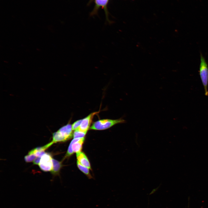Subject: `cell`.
I'll use <instances>...</instances> for the list:
<instances>
[{
  "label": "cell",
  "mask_w": 208,
  "mask_h": 208,
  "mask_svg": "<svg viewBox=\"0 0 208 208\" xmlns=\"http://www.w3.org/2000/svg\"><path fill=\"white\" fill-rule=\"evenodd\" d=\"M53 168L51 171L52 174L53 175L58 174L62 166V162L59 161L53 158Z\"/></svg>",
  "instance_id": "8"
},
{
  "label": "cell",
  "mask_w": 208,
  "mask_h": 208,
  "mask_svg": "<svg viewBox=\"0 0 208 208\" xmlns=\"http://www.w3.org/2000/svg\"><path fill=\"white\" fill-rule=\"evenodd\" d=\"M53 158L49 153H45L41 157L38 164L40 169L44 172L51 171L53 168Z\"/></svg>",
  "instance_id": "4"
},
{
  "label": "cell",
  "mask_w": 208,
  "mask_h": 208,
  "mask_svg": "<svg viewBox=\"0 0 208 208\" xmlns=\"http://www.w3.org/2000/svg\"><path fill=\"white\" fill-rule=\"evenodd\" d=\"M99 113V112L92 113L82 119L79 127L76 130L86 133L90 127L94 116Z\"/></svg>",
  "instance_id": "5"
},
{
  "label": "cell",
  "mask_w": 208,
  "mask_h": 208,
  "mask_svg": "<svg viewBox=\"0 0 208 208\" xmlns=\"http://www.w3.org/2000/svg\"><path fill=\"white\" fill-rule=\"evenodd\" d=\"M77 165L79 169L85 174L87 175L90 174L89 168L83 166L78 161H77Z\"/></svg>",
  "instance_id": "9"
},
{
  "label": "cell",
  "mask_w": 208,
  "mask_h": 208,
  "mask_svg": "<svg viewBox=\"0 0 208 208\" xmlns=\"http://www.w3.org/2000/svg\"><path fill=\"white\" fill-rule=\"evenodd\" d=\"M126 121L122 118L117 119H103L94 122L90 129L94 130H103L109 128L114 125L120 123H124Z\"/></svg>",
  "instance_id": "2"
},
{
  "label": "cell",
  "mask_w": 208,
  "mask_h": 208,
  "mask_svg": "<svg viewBox=\"0 0 208 208\" xmlns=\"http://www.w3.org/2000/svg\"><path fill=\"white\" fill-rule=\"evenodd\" d=\"M82 119L78 120L74 122L72 125L73 130H77L79 127L81 123Z\"/></svg>",
  "instance_id": "11"
},
{
  "label": "cell",
  "mask_w": 208,
  "mask_h": 208,
  "mask_svg": "<svg viewBox=\"0 0 208 208\" xmlns=\"http://www.w3.org/2000/svg\"><path fill=\"white\" fill-rule=\"evenodd\" d=\"M41 157H36L33 161V163L34 164L38 165Z\"/></svg>",
  "instance_id": "13"
},
{
  "label": "cell",
  "mask_w": 208,
  "mask_h": 208,
  "mask_svg": "<svg viewBox=\"0 0 208 208\" xmlns=\"http://www.w3.org/2000/svg\"><path fill=\"white\" fill-rule=\"evenodd\" d=\"M86 134V133L76 130L73 133V136L74 138H82L84 137Z\"/></svg>",
  "instance_id": "10"
},
{
  "label": "cell",
  "mask_w": 208,
  "mask_h": 208,
  "mask_svg": "<svg viewBox=\"0 0 208 208\" xmlns=\"http://www.w3.org/2000/svg\"><path fill=\"white\" fill-rule=\"evenodd\" d=\"M199 74L204 86L205 95L208 96V66L204 57L200 52Z\"/></svg>",
  "instance_id": "3"
},
{
  "label": "cell",
  "mask_w": 208,
  "mask_h": 208,
  "mask_svg": "<svg viewBox=\"0 0 208 208\" xmlns=\"http://www.w3.org/2000/svg\"><path fill=\"white\" fill-rule=\"evenodd\" d=\"M85 140V138H74L70 143L69 145L71 146L74 153L81 151L82 145Z\"/></svg>",
  "instance_id": "6"
},
{
  "label": "cell",
  "mask_w": 208,
  "mask_h": 208,
  "mask_svg": "<svg viewBox=\"0 0 208 208\" xmlns=\"http://www.w3.org/2000/svg\"><path fill=\"white\" fill-rule=\"evenodd\" d=\"M77 161L81 165L89 169H91V166L89 161L85 154L81 151L76 153Z\"/></svg>",
  "instance_id": "7"
},
{
  "label": "cell",
  "mask_w": 208,
  "mask_h": 208,
  "mask_svg": "<svg viewBox=\"0 0 208 208\" xmlns=\"http://www.w3.org/2000/svg\"><path fill=\"white\" fill-rule=\"evenodd\" d=\"M108 0H95L96 4L99 6H104L107 3Z\"/></svg>",
  "instance_id": "12"
},
{
  "label": "cell",
  "mask_w": 208,
  "mask_h": 208,
  "mask_svg": "<svg viewBox=\"0 0 208 208\" xmlns=\"http://www.w3.org/2000/svg\"><path fill=\"white\" fill-rule=\"evenodd\" d=\"M72 125L69 123L62 127L52 134V142L53 143L64 142L73 136Z\"/></svg>",
  "instance_id": "1"
}]
</instances>
